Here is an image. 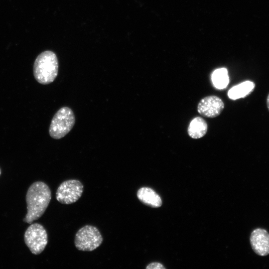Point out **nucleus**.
Segmentation results:
<instances>
[{"instance_id": "obj_1", "label": "nucleus", "mask_w": 269, "mask_h": 269, "mask_svg": "<svg viewBox=\"0 0 269 269\" xmlns=\"http://www.w3.org/2000/svg\"><path fill=\"white\" fill-rule=\"evenodd\" d=\"M51 199V191L46 183L37 181L32 184L26 195L27 212L23 219L24 222L32 224L34 221L41 217Z\"/></svg>"}, {"instance_id": "obj_2", "label": "nucleus", "mask_w": 269, "mask_h": 269, "mask_svg": "<svg viewBox=\"0 0 269 269\" xmlns=\"http://www.w3.org/2000/svg\"><path fill=\"white\" fill-rule=\"evenodd\" d=\"M58 71V61L56 54L51 51H45L36 58L33 65V75L40 84L52 83Z\"/></svg>"}, {"instance_id": "obj_3", "label": "nucleus", "mask_w": 269, "mask_h": 269, "mask_svg": "<svg viewBox=\"0 0 269 269\" xmlns=\"http://www.w3.org/2000/svg\"><path fill=\"white\" fill-rule=\"evenodd\" d=\"M75 123L73 111L69 107H63L53 116L49 129V134L54 139L61 138L69 133Z\"/></svg>"}, {"instance_id": "obj_4", "label": "nucleus", "mask_w": 269, "mask_h": 269, "mask_svg": "<svg viewBox=\"0 0 269 269\" xmlns=\"http://www.w3.org/2000/svg\"><path fill=\"white\" fill-rule=\"evenodd\" d=\"M103 237L99 230L95 226L86 225L80 229L76 234L75 246L79 251H92L102 243Z\"/></svg>"}, {"instance_id": "obj_5", "label": "nucleus", "mask_w": 269, "mask_h": 269, "mask_svg": "<svg viewBox=\"0 0 269 269\" xmlns=\"http://www.w3.org/2000/svg\"><path fill=\"white\" fill-rule=\"evenodd\" d=\"M24 242L32 254L39 255L44 250L48 243L46 230L38 223L32 224L26 230Z\"/></svg>"}, {"instance_id": "obj_6", "label": "nucleus", "mask_w": 269, "mask_h": 269, "mask_svg": "<svg viewBox=\"0 0 269 269\" xmlns=\"http://www.w3.org/2000/svg\"><path fill=\"white\" fill-rule=\"evenodd\" d=\"M83 185L78 180L70 179L63 182L56 192L57 200L63 204L76 202L82 196Z\"/></svg>"}, {"instance_id": "obj_7", "label": "nucleus", "mask_w": 269, "mask_h": 269, "mask_svg": "<svg viewBox=\"0 0 269 269\" xmlns=\"http://www.w3.org/2000/svg\"><path fill=\"white\" fill-rule=\"evenodd\" d=\"M224 108L223 101L219 97L211 95L202 99L197 106V111L201 116L214 118L219 116Z\"/></svg>"}, {"instance_id": "obj_8", "label": "nucleus", "mask_w": 269, "mask_h": 269, "mask_svg": "<svg viewBox=\"0 0 269 269\" xmlns=\"http://www.w3.org/2000/svg\"><path fill=\"white\" fill-rule=\"evenodd\" d=\"M251 247L254 252L262 257L269 255V233L263 228H256L251 233L250 237Z\"/></svg>"}, {"instance_id": "obj_9", "label": "nucleus", "mask_w": 269, "mask_h": 269, "mask_svg": "<svg viewBox=\"0 0 269 269\" xmlns=\"http://www.w3.org/2000/svg\"><path fill=\"white\" fill-rule=\"evenodd\" d=\"M136 195L138 199L147 206L157 208L162 204L160 197L150 188L141 187L138 190Z\"/></svg>"}, {"instance_id": "obj_10", "label": "nucleus", "mask_w": 269, "mask_h": 269, "mask_svg": "<svg viewBox=\"0 0 269 269\" xmlns=\"http://www.w3.org/2000/svg\"><path fill=\"white\" fill-rule=\"evenodd\" d=\"M207 131V123L203 118L200 117L194 118L190 123L187 130L188 135L194 139H198L203 137Z\"/></svg>"}, {"instance_id": "obj_11", "label": "nucleus", "mask_w": 269, "mask_h": 269, "mask_svg": "<svg viewBox=\"0 0 269 269\" xmlns=\"http://www.w3.org/2000/svg\"><path fill=\"white\" fill-rule=\"evenodd\" d=\"M255 84L250 81H246L233 87L228 92L230 99L237 100L244 98L250 94L254 89Z\"/></svg>"}, {"instance_id": "obj_12", "label": "nucleus", "mask_w": 269, "mask_h": 269, "mask_svg": "<svg viewBox=\"0 0 269 269\" xmlns=\"http://www.w3.org/2000/svg\"><path fill=\"white\" fill-rule=\"evenodd\" d=\"M211 78L214 87L218 89L225 88L229 81L228 71L225 68L215 70L212 74Z\"/></svg>"}, {"instance_id": "obj_13", "label": "nucleus", "mask_w": 269, "mask_h": 269, "mask_svg": "<svg viewBox=\"0 0 269 269\" xmlns=\"http://www.w3.org/2000/svg\"><path fill=\"white\" fill-rule=\"evenodd\" d=\"M146 269H165L162 265L159 263L153 262L149 264L146 267Z\"/></svg>"}, {"instance_id": "obj_14", "label": "nucleus", "mask_w": 269, "mask_h": 269, "mask_svg": "<svg viewBox=\"0 0 269 269\" xmlns=\"http://www.w3.org/2000/svg\"><path fill=\"white\" fill-rule=\"evenodd\" d=\"M267 107L268 108V110L269 111V93L267 96Z\"/></svg>"}, {"instance_id": "obj_15", "label": "nucleus", "mask_w": 269, "mask_h": 269, "mask_svg": "<svg viewBox=\"0 0 269 269\" xmlns=\"http://www.w3.org/2000/svg\"><path fill=\"white\" fill-rule=\"evenodd\" d=\"M0 174H1V170H0Z\"/></svg>"}]
</instances>
